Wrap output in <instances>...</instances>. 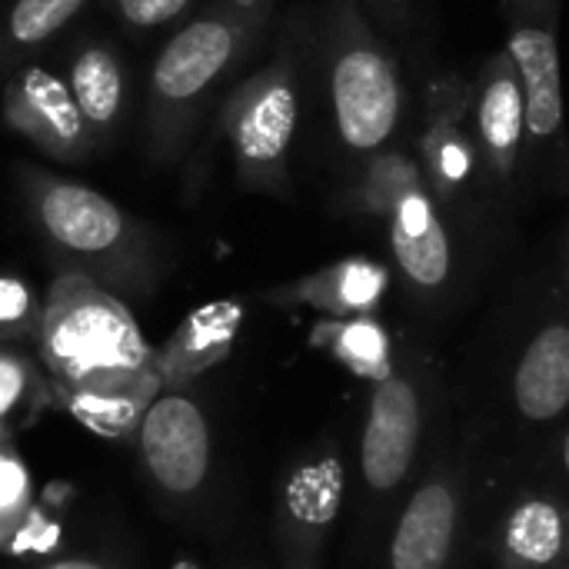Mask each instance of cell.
<instances>
[{
    "mask_svg": "<svg viewBox=\"0 0 569 569\" xmlns=\"http://www.w3.org/2000/svg\"><path fill=\"white\" fill-rule=\"evenodd\" d=\"M33 513V483L13 440L0 443V553L17 543Z\"/></svg>",
    "mask_w": 569,
    "mask_h": 569,
    "instance_id": "24",
    "label": "cell"
},
{
    "mask_svg": "<svg viewBox=\"0 0 569 569\" xmlns=\"http://www.w3.org/2000/svg\"><path fill=\"white\" fill-rule=\"evenodd\" d=\"M423 170L420 160L400 147H383L370 157H363L357 177L350 180L343 193V210L353 217H370V220H390L393 210L403 203L407 193L423 187Z\"/></svg>",
    "mask_w": 569,
    "mask_h": 569,
    "instance_id": "21",
    "label": "cell"
},
{
    "mask_svg": "<svg viewBox=\"0 0 569 569\" xmlns=\"http://www.w3.org/2000/svg\"><path fill=\"white\" fill-rule=\"evenodd\" d=\"M133 443L150 483L163 497L190 503L207 490L213 470V430L190 393L163 390L150 403Z\"/></svg>",
    "mask_w": 569,
    "mask_h": 569,
    "instance_id": "10",
    "label": "cell"
},
{
    "mask_svg": "<svg viewBox=\"0 0 569 569\" xmlns=\"http://www.w3.org/2000/svg\"><path fill=\"white\" fill-rule=\"evenodd\" d=\"M43 317V297L17 277L0 273V343H33Z\"/></svg>",
    "mask_w": 569,
    "mask_h": 569,
    "instance_id": "25",
    "label": "cell"
},
{
    "mask_svg": "<svg viewBox=\"0 0 569 569\" xmlns=\"http://www.w3.org/2000/svg\"><path fill=\"white\" fill-rule=\"evenodd\" d=\"M63 80L77 100V110H80L83 123L90 127L93 140L100 147L110 143L127 117L130 77H127L123 53L103 37H87L70 50Z\"/></svg>",
    "mask_w": 569,
    "mask_h": 569,
    "instance_id": "18",
    "label": "cell"
},
{
    "mask_svg": "<svg viewBox=\"0 0 569 569\" xmlns=\"http://www.w3.org/2000/svg\"><path fill=\"white\" fill-rule=\"evenodd\" d=\"M507 413L520 437L547 440L569 413V313H543L507 370Z\"/></svg>",
    "mask_w": 569,
    "mask_h": 569,
    "instance_id": "12",
    "label": "cell"
},
{
    "mask_svg": "<svg viewBox=\"0 0 569 569\" xmlns=\"http://www.w3.org/2000/svg\"><path fill=\"white\" fill-rule=\"evenodd\" d=\"M13 183L53 273H80L127 307L160 293L173 253L157 227L107 193L37 163H13Z\"/></svg>",
    "mask_w": 569,
    "mask_h": 569,
    "instance_id": "2",
    "label": "cell"
},
{
    "mask_svg": "<svg viewBox=\"0 0 569 569\" xmlns=\"http://www.w3.org/2000/svg\"><path fill=\"white\" fill-rule=\"evenodd\" d=\"M527 100V150L569 180L557 0H507V47Z\"/></svg>",
    "mask_w": 569,
    "mask_h": 569,
    "instance_id": "8",
    "label": "cell"
},
{
    "mask_svg": "<svg viewBox=\"0 0 569 569\" xmlns=\"http://www.w3.org/2000/svg\"><path fill=\"white\" fill-rule=\"evenodd\" d=\"M3 440H13V433H10V427H7V423H0V443H3Z\"/></svg>",
    "mask_w": 569,
    "mask_h": 569,
    "instance_id": "30",
    "label": "cell"
},
{
    "mask_svg": "<svg viewBox=\"0 0 569 569\" xmlns=\"http://www.w3.org/2000/svg\"><path fill=\"white\" fill-rule=\"evenodd\" d=\"M473 513V450H443L400 503L380 569H457Z\"/></svg>",
    "mask_w": 569,
    "mask_h": 569,
    "instance_id": "7",
    "label": "cell"
},
{
    "mask_svg": "<svg viewBox=\"0 0 569 569\" xmlns=\"http://www.w3.org/2000/svg\"><path fill=\"white\" fill-rule=\"evenodd\" d=\"M53 407L57 400L37 353L23 343H0V423L20 433Z\"/></svg>",
    "mask_w": 569,
    "mask_h": 569,
    "instance_id": "22",
    "label": "cell"
},
{
    "mask_svg": "<svg viewBox=\"0 0 569 569\" xmlns=\"http://www.w3.org/2000/svg\"><path fill=\"white\" fill-rule=\"evenodd\" d=\"M300 30L280 33L277 53L243 77L223 100L217 127L233 153L243 190L290 197V147L300 120Z\"/></svg>",
    "mask_w": 569,
    "mask_h": 569,
    "instance_id": "6",
    "label": "cell"
},
{
    "mask_svg": "<svg viewBox=\"0 0 569 569\" xmlns=\"http://www.w3.org/2000/svg\"><path fill=\"white\" fill-rule=\"evenodd\" d=\"M470 127L483 173L500 187H513L527 153V100L507 50H497L477 73Z\"/></svg>",
    "mask_w": 569,
    "mask_h": 569,
    "instance_id": "14",
    "label": "cell"
},
{
    "mask_svg": "<svg viewBox=\"0 0 569 569\" xmlns=\"http://www.w3.org/2000/svg\"><path fill=\"white\" fill-rule=\"evenodd\" d=\"M557 470H560V480H563V493L569 497V423L560 433V443H557Z\"/></svg>",
    "mask_w": 569,
    "mask_h": 569,
    "instance_id": "28",
    "label": "cell"
},
{
    "mask_svg": "<svg viewBox=\"0 0 569 569\" xmlns=\"http://www.w3.org/2000/svg\"><path fill=\"white\" fill-rule=\"evenodd\" d=\"M470 103L473 87L453 73L437 77L427 90L417 160L437 203H453L460 193H467L477 170H483L470 127Z\"/></svg>",
    "mask_w": 569,
    "mask_h": 569,
    "instance_id": "13",
    "label": "cell"
},
{
    "mask_svg": "<svg viewBox=\"0 0 569 569\" xmlns=\"http://www.w3.org/2000/svg\"><path fill=\"white\" fill-rule=\"evenodd\" d=\"M310 347L323 350L350 377L367 380L373 387L383 383L393 373V367H397L390 330L377 320V313L343 317V320L323 317L310 330Z\"/></svg>",
    "mask_w": 569,
    "mask_h": 569,
    "instance_id": "20",
    "label": "cell"
},
{
    "mask_svg": "<svg viewBox=\"0 0 569 569\" xmlns=\"http://www.w3.org/2000/svg\"><path fill=\"white\" fill-rule=\"evenodd\" d=\"M170 569H200V567H197L193 560H177V563H173Z\"/></svg>",
    "mask_w": 569,
    "mask_h": 569,
    "instance_id": "29",
    "label": "cell"
},
{
    "mask_svg": "<svg viewBox=\"0 0 569 569\" xmlns=\"http://www.w3.org/2000/svg\"><path fill=\"white\" fill-rule=\"evenodd\" d=\"M33 353L57 410L110 443H133L163 393L157 350L143 340L133 307L80 273H53Z\"/></svg>",
    "mask_w": 569,
    "mask_h": 569,
    "instance_id": "1",
    "label": "cell"
},
{
    "mask_svg": "<svg viewBox=\"0 0 569 569\" xmlns=\"http://www.w3.org/2000/svg\"><path fill=\"white\" fill-rule=\"evenodd\" d=\"M440 373L420 350H403L393 373L373 387L360 427V487H363V533L360 550L373 543L380 523L390 530L393 503L417 477L427 437L437 423Z\"/></svg>",
    "mask_w": 569,
    "mask_h": 569,
    "instance_id": "4",
    "label": "cell"
},
{
    "mask_svg": "<svg viewBox=\"0 0 569 569\" xmlns=\"http://www.w3.org/2000/svg\"><path fill=\"white\" fill-rule=\"evenodd\" d=\"M110 7L123 27L150 33L180 20L193 7V0H110Z\"/></svg>",
    "mask_w": 569,
    "mask_h": 569,
    "instance_id": "26",
    "label": "cell"
},
{
    "mask_svg": "<svg viewBox=\"0 0 569 569\" xmlns=\"http://www.w3.org/2000/svg\"><path fill=\"white\" fill-rule=\"evenodd\" d=\"M387 230L390 253L407 290L420 303H440L453 287L457 257L440 203L427 183L403 197V203L387 220Z\"/></svg>",
    "mask_w": 569,
    "mask_h": 569,
    "instance_id": "15",
    "label": "cell"
},
{
    "mask_svg": "<svg viewBox=\"0 0 569 569\" xmlns=\"http://www.w3.org/2000/svg\"><path fill=\"white\" fill-rule=\"evenodd\" d=\"M0 117L37 153L57 163H83L100 150L67 80L47 67L23 63L10 73L0 97Z\"/></svg>",
    "mask_w": 569,
    "mask_h": 569,
    "instance_id": "11",
    "label": "cell"
},
{
    "mask_svg": "<svg viewBox=\"0 0 569 569\" xmlns=\"http://www.w3.org/2000/svg\"><path fill=\"white\" fill-rule=\"evenodd\" d=\"M390 290V270L370 257H343L290 283L263 293L277 310H317L323 317H367L377 313Z\"/></svg>",
    "mask_w": 569,
    "mask_h": 569,
    "instance_id": "17",
    "label": "cell"
},
{
    "mask_svg": "<svg viewBox=\"0 0 569 569\" xmlns=\"http://www.w3.org/2000/svg\"><path fill=\"white\" fill-rule=\"evenodd\" d=\"M37 569H120L117 563L103 560V557H63V560H50Z\"/></svg>",
    "mask_w": 569,
    "mask_h": 569,
    "instance_id": "27",
    "label": "cell"
},
{
    "mask_svg": "<svg viewBox=\"0 0 569 569\" xmlns=\"http://www.w3.org/2000/svg\"><path fill=\"white\" fill-rule=\"evenodd\" d=\"M323 77L337 140L370 157L393 143L407 117V83L393 50L373 33L357 0H330L323 17Z\"/></svg>",
    "mask_w": 569,
    "mask_h": 569,
    "instance_id": "5",
    "label": "cell"
},
{
    "mask_svg": "<svg viewBox=\"0 0 569 569\" xmlns=\"http://www.w3.org/2000/svg\"><path fill=\"white\" fill-rule=\"evenodd\" d=\"M240 323H243V307L237 300H217L193 310L157 350V370L163 390H183L190 380L223 363L237 343Z\"/></svg>",
    "mask_w": 569,
    "mask_h": 569,
    "instance_id": "19",
    "label": "cell"
},
{
    "mask_svg": "<svg viewBox=\"0 0 569 569\" xmlns=\"http://www.w3.org/2000/svg\"><path fill=\"white\" fill-rule=\"evenodd\" d=\"M567 569H569V567H567Z\"/></svg>",
    "mask_w": 569,
    "mask_h": 569,
    "instance_id": "31",
    "label": "cell"
},
{
    "mask_svg": "<svg viewBox=\"0 0 569 569\" xmlns=\"http://www.w3.org/2000/svg\"><path fill=\"white\" fill-rule=\"evenodd\" d=\"M347 497V463L337 437L297 453L273 490V543L283 569H323Z\"/></svg>",
    "mask_w": 569,
    "mask_h": 569,
    "instance_id": "9",
    "label": "cell"
},
{
    "mask_svg": "<svg viewBox=\"0 0 569 569\" xmlns=\"http://www.w3.org/2000/svg\"><path fill=\"white\" fill-rule=\"evenodd\" d=\"M569 497L557 487L517 490L493 530V569H567Z\"/></svg>",
    "mask_w": 569,
    "mask_h": 569,
    "instance_id": "16",
    "label": "cell"
},
{
    "mask_svg": "<svg viewBox=\"0 0 569 569\" xmlns=\"http://www.w3.org/2000/svg\"><path fill=\"white\" fill-rule=\"evenodd\" d=\"M90 0H7L0 13V67L50 43L67 30Z\"/></svg>",
    "mask_w": 569,
    "mask_h": 569,
    "instance_id": "23",
    "label": "cell"
},
{
    "mask_svg": "<svg viewBox=\"0 0 569 569\" xmlns=\"http://www.w3.org/2000/svg\"><path fill=\"white\" fill-rule=\"evenodd\" d=\"M277 0H210L160 47L143 113L150 163L170 167L187 153L210 100L257 50Z\"/></svg>",
    "mask_w": 569,
    "mask_h": 569,
    "instance_id": "3",
    "label": "cell"
}]
</instances>
